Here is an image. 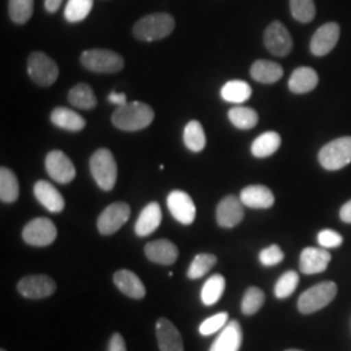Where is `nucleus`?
Segmentation results:
<instances>
[{"label": "nucleus", "instance_id": "f257e3e1", "mask_svg": "<svg viewBox=\"0 0 351 351\" xmlns=\"http://www.w3.org/2000/svg\"><path fill=\"white\" fill-rule=\"evenodd\" d=\"M154 121V110L142 101L126 103L112 113L113 125L125 132H138Z\"/></svg>", "mask_w": 351, "mask_h": 351}, {"label": "nucleus", "instance_id": "f03ea898", "mask_svg": "<svg viewBox=\"0 0 351 351\" xmlns=\"http://www.w3.org/2000/svg\"><path fill=\"white\" fill-rule=\"evenodd\" d=\"M175 19L168 13H151L133 26L134 37L143 42H154L168 37L175 30Z\"/></svg>", "mask_w": 351, "mask_h": 351}, {"label": "nucleus", "instance_id": "7ed1b4c3", "mask_svg": "<svg viewBox=\"0 0 351 351\" xmlns=\"http://www.w3.org/2000/svg\"><path fill=\"white\" fill-rule=\"evenodd\" d=\"M90 171L101 190L110 191L114 188L117 180V164L112 152L108 149H99L91 155Z\"/></svg>", "mask_w": 351, "mask_h": 351}, {"label": "nucleus", "instance_id": "20e7f679", "mask_svg": "<svg viewBox=\"0 0 351 351\" xmlns=\"http://www.w3.org/2000/svg\"><path fill=\"white\" fill-rule=\"evenodd\" d=\"M80 62L88 71L95 73H116L124 68L123 56L103 49L84 51Z\"/></svg>", "mask_w": 351, "mask_h": 351}, {"label": "nucleus", "instance_id": "39448f33", "mask_svg": "<svg viewBox=\"0 0 351 351\" xmlns=\"http://www.w3.org/2000/svg\"><path fill=\"white\" fill-rule=\"evenodd\" d=\"M337 294V285L332 281H324L313 288L307 289L298 301V308L302 314H314L324 308L335 300Z\"/></svg>", "mask_w": 351, "mask_h": 351}, {"label": "nucleus", "instance_id": "423d86ee", "mask_svg": "<svg viewBox=\"0 0 351 351\" xmlns=\"http://www.w3.org/2000/svg\"><path fill=\"white\" fill-rule=\"evenodd\" d=\"M27 73L40 88L51 86L59 77V66L45 52L36 51L27 58Z\"/></svg>", "mask_w": 351, "mask_h": 351}, {"label": "nucleus", "instance_id": "0eeeda50", "mask_svg": "<svg viewBox=\"0 0 351 351\" xmlns=\"http://www.w3.org/2000/svg\"><path fill=\"white\" fill-rule=\"evenodd\" d=\"M319 162L326 171H339L351 163V137L335 139L319 152Z\"/></svg>", "mask_w": 351, "mask_h": 351}, {"label": "nucleus", "instance_id": "6e6552de", "mask_svg": "<svg viewBox=\"0 0 351 351\" xmlns=\"http://www.w3.org/2000/svg\"><path fill=\"white\" fill-rule=\"evenodd\" d=\"M58 237V229L50 219L37 217L26 224L23 239L27 245L43 247L49 246Z\"/></svg>", "mask_w": 351, "mask_h": 351}, {"label": "nucleus", "instance_id": "1a4fd4ad", "mask_svg": "<svg viewBox=\"0 0 351 351\" xmlns=\"http://www.w3.org/2000/svg\"><path fill=\"white\" fill-rule=\"evenodd\" d=\"M130 217V207L125 202L110 204L98 217V230L103 236H111L125 224Z\"/></svg>", "mask_w": 351, "mask_h": 351}, {"label": "nucleus", "instance_id": "9d476101", "mask_svg": "<svg viewBox=\"0 0 351 351\" xmlns=\"http://www.w3.org/2000/svg\"><path fill=\"white\" fill-rule=\"evenodd\" d=\"M264 45L275 56H287L293 49V39L288 29L280 21H274L264 32Z\"/></svg>", "mask_w": 351, "mask_h": 351}, {"label": "nucleus", "instance_id": "9b49d317", "mask_svg": "<svg viewBox=\"0 0 351 351\" xmlns=\"http://www.w3.org/2000/svg\"><path fill=\"white\" fill-rule=\"evenodd\" d=\"M169 213L176 220L184 226H190L195 220L197 208L188 193L182 190H173L167 198Z\"/></svg>", "mask_w": 351, "mask_h": 351}, {"label": "nucleus", "instance_id": "f8f14e48", "mask_svg": "<svg viewBox=\"0 0 351 351\" xmlns=\"http://www.w3.org/2000/svg\"><path fill=\"white\" fill-rule=\"evenodd\" d=\"M46 171L59 184H69L75 180V168L63 151L52 150L46 156Z\"/></svg>", "mask_w": 351, "mask_h": 351}, {"label": "nucleus", "instance_id": "ddd939ff", "mask_svg": "<svg viewBox=\"0 0 351 351\" xmlns=\"http://www.w3.org/2000/svg\"><path fill=\"white\" fill-rule=\"evenodd\" d=\"M19 293L29 300H42L52 295L56 290V284L46 275H33L20 280L17 284Z\"/></svg>", "mask_w": 351, "mask_h": 351}, {"label": "nucleus", "instance_id": "4468645a", "mask_svg": "<svg viewBox=\"0 0 351 351\" xmlns=\"http://www.w3.org/2000/svg\"><path fill=\"white\" fill-rule=\"evenodd\" d=\"M339 24L336 23H328L320 26L310 42V51L315 56H326L330 51L333 50L337 45L339 39Z\"/></svg>", "mask_w": 351, "mask_h": 351}, {"label": "nucleus", "instance_id": "2eb2a0df", "mask_svg": "<svg viewBox=\"0 0 351 351\" xmlns=\"http://www.w3.org/2000/svg\"><path fill=\"white\" fill-rule=\"evenodd\" d=\"M243 203L234 195L221 199L216 208V221L221 228H234L243 220Z\"/></svg>", "mask_w": 351, "mask_h": 351}, {"label": "nucleus", "instance_id": "dca6fc26", "mask_svg": "<svg viewBox=\"0 0 351 351\" xmlns=\"http://www.w3.org/2000/svg\"><path fill=\"white\" fill-rule=\"evenodd\" d=\"M332 261L330 254L324 247H306L301 252L300 268L304 275L322 274Z\"/></svg>", "mask_w": 351, "mask_h": 351}, {"label": "nucleus", "instance_id": "f3484780", "mask_svg": "<svg viewBox=\"0 0 351 351\" xmlns=\"http://www.w3.org/2000/svg\"><path fill=\"white\" fill-rule=\"evenodd\" d=\"M156 337L160 351H184V341L178 329L165 317L156 322Z\"/></svg>", "mask_w": 351, "mask_h": 351}, {"label": "nucleus", "instance_id": "a211bd4d", "mask_svg": "<svg viewBox=\"0 0 351 351\" xmlns=\"http://www.w3.org/2000/svg\"><path fill=\"white\" fill-rule=\"evenodd\" d=\"M239 199L243 206L255 208V210H265L271 208L275 203V195L271 189L263 185H250L242 189Z\"/></svg>", "mask_w": 351, "mask_h": 351}, {"label": "nucleus", "instance_id": "6ab92c4d", "mask_svg": "<svg viewBox=\"0 0 351 351\" xmlns=\"http://www.w3.org/2000/svg\"><path fill=\"white\" fill-rule=\"evenodd\" d=\"M145 254L147 259L154 263L171 265L178 258V249L173 242L168 239H158L149 242L145 246Z\"/></svg>", "mask_w": 351, "mask_h": 351}, {"label": "nucleus", "instance_id": "aec40b11", "mask_svg": "<svg viewBox=\"0 0 351 351\" xmlns=\"http://www.w3.org/2000/svg\"><path fill=\"white\" fill-rule=\"evenodd\" d=\"M162 220L163 213L159 203L151 202L139 213L138 220L134 226V232L138 237H147L159 228L162 224Z\"/></svg>", "mask_w": 351, "mask_h": 351}, {"label": "nucleus", "instance_id": "412c9836", "mask_svg": "<svg viewBox=\"0 0 351 351\" xmlns=\"http://www.w3.org/2000/svg\"><path fill=\"white\" fill-rule=\"evenodd\" d=\"M34 195H36L38 202L45 208H47L50 213H62L64 207H65V201H64L63 195L60 194V191L55 188L52 184L45 181V180H40V181L36 182Z\"/></svg>", "mask_w": 351, "mask_h": 351}, {"label": "nucleus", "instance_id": "4be33fe9", "mask_svg": "<svg viewBox=\"0 0 351 351\" xmlns=\"http://www.w3.org/2000/svg\"><path fill=\"white\" fill-rule=\"evenodd\" d=\"M113 282L117 289H120V291H123L125 295L133 300H142L146 295L143 282L134 272L129 269L117 271L113 275Z\"/></svg>", "mask_w": 351, "mask_h": 351}, {"label": "nucleus", "instance_id": "5701e85b", "mask_svg": "<svg viewBox=\"0 0 351 351\" xmlns=\"http://www.w3.org/2000/svg\"><path fill=\"white\" fill-rule=\"evenodd\" d=\"M242 328L239 322L232 320L211 345L210 351H239L242 345Z\"/></svg>", "mask_w": 351, "mask_h": 351}, {"label": "nucleus", "instance_id": "b1692460", "mask_svg": "<svg viewBox=\"0 0 351 351\" xmlns=\"http://www.w3.org/2000/svg\"><path fill=\"white\" fill-rule=\"evenodd\" d=\"M319 84V75L310 66L297 68L289 78V90L294 94H306L313 91Z\"/></svg>", "mask_w": 351, "mask_h": 351}, {"label": "nucleus", "instance_id": "393cba45", "mask_svg": "<svg viewBox=\"0 0 351 351\" xmlns=\"http://www.w3.org/2000/svg\"><path fill=\"white\" fill-rule=\"evenodd\" d=\"M51 121L53 125L69 132H80L86 126V121L81 114L65 107H56L51 112Z\"/></svg>", "mask_w": 351, "mask_h": 351}, {"label": "nucleus", "instance_id": "a878e982", "mask_svg": "<svg viewBox=\"0 0 351 351\" xmlns=\"http://www.w3.org/2000/svg\"><path fill=\"white\" fill-rule=\"evenodd\" d=\"M250 75L261 84H275L284 75V69L271 60H256L251 65Z\"/></svg>", "mask_w": 351, "mask_h": 351}, {"label": "nucleus", "instance_id": "bb28decb", "mask_svg": "<svg viewBox=\"0 0 351 351\" xmlns=\"http://www.w3.org/2000/svg\"><path fill=\"white\" fill-rule=\"evenodd\" d=\"M281 145V137L276 132H265L251 145V152L255 158L263 159L274 155Z\"/></svg>", "mask_w": 351, "mask_h": 351}, {"label": "nucleus", "instance_id": "cd10ccee", "mask_svg": "<svg viewBox=\"0 0 351 351\" xmlns=\"http://www.w3.org/2000/svg\"><path fill=\"white\" fill-rule=\"evenodd\" d=\"M252 90L251 86L241 80L228 81L226 85L221 88V98L228 103L241 104L250 99Z\"/></svg>", "mask_w": 351, "mask_h": 351}, {"label": "nucleus", "instance_id": "c85d7f7f", "mask_svg": "<svg viewBox=\"0 0 351 351\" xmlns=\"http://www.w3.org/2000/svg\"><path fill=\"white\" fill-rule=\"evenodd\" d=\"M68 101L80 110H93L97 107V97L88 84H78L68 93Z\"/></svg>", "mask_w": 351, "mask_h": 351}, {"label": "nucleus", "instance_id": "c756f323", "mask_svg": "<svg viewBox=\"0 0 351 351\" xmlns=\"http://www.w3.org/2000/svg\"><path fill=\"white\" fill-rule=\"evenodd\" d=\"M19 181L10 168H0V199L3 203H13L19 198Z\"/></svg>", "mask_w": 351, "mask_h": 351}, {"label": "nucleus", "instance_id": "7c9ffc66", "mask_svg": "<svg viewBox=\"0 0 351 351\" xmlns=\"http://www.w3.org/2000/svg\"><path fill=\"white\" fill-rule=\"evenodd\" d=\"M228 117L230 123L241 130H250L258 125L259 121L258 113L250 107H233L229 110Z\"/></svg>", "mask_w": 351, "mask_h": 351}, {"label": "nucleus", "instance_id": "2f4dec72", "mask_svg": "<svg viewBox=\"0 0 351 351\" xmlns=\"http://www.w3.org/2000/svg\"><path fill=\"white\" fill-rule=\"evenodd\" d=\"M224 290H226V278L221 275H213L204 282L202 288V302L206 306H213L221 298V295L224 294Z\"/></svg>", "mask_w": 351, "mask_h": 351}, {"label": "nucleus", "instance_id": "473e14b6", "mask_svg": "<svg viewBox=\"0 0 351 351\" xmlns=\"http://www.w3.org/2000/svg\"><path fill=\"white\" fill-rule=\"evenodd\" d=\"M184 143L189 150L199 152L206 147V134L199 121L191 120L184 130Z\"/></svg>", "mask_w": 351, "mask_h": 351}, {"label": "nucleus", "instance_id": "72a5a7b5", "mask_svg": "<svg viewBox=\"0 0 351 351\" xmlns=\"http://www.w3.org/2000/svg\"><path fill=\"white\" fill-rule=\"evenodd\" d=\"M34 11V0H10L8 1V12L14 24L24 25Z\"/></svg>", "mask_w": 351, "mask_h": 351}, {"label": "nucleus", "instance_id": "f704fd0d", "mask_svg": "<svg viewBox=\"0 0 351 351\" xmlns=\"http://www.w3.org/2000/svg\"><path fill=\"white\" fill-rule=\"evenodd\" d=\"M94 0H68L64 11L65 20L72 24L85 20L91 12Z\"/></svg>", "mask_w": 351, "mask_h": 351}, {"label": "nucleus", "instance_id": "c9c22d12", "mask_svg": "<svg viewBox=\"0 0 351 351\" xmlns=\"http://www.w3.org/2000/svg\"><path fill=\"white\" fill-rule=\"evenodd\" d=\"M290 12L293 17L302 24H308L315 19L316 8L314 0H289Z\"/></svg>", "mask_w": 351, "mask_h": 351}, {"label": "nucleus", "instance_id": "e433bc0d", "mask_svg": "<svg viewBox=\"0 0 351 351\" xmlns=\"http://www.w3.org/2000/svg\"><path fill=\"white\" fill-rule=\"evenodd\" d=\"M216 262H217V259L213 254H198L189 267V278L190 280L201 278L213 268Z\"/></svg>", "mask_w": 351, "mask_h": 351}, {"label": "nucleus", "instance_id": "4c0bfd02", "mask_svg": "<svg viewBox=\"0 0 351 351\" xmlns=\"http://www.w3.org/2000/svg\"><path fill=\"white\" fill-rule=\"evenodd\" d=\"M264 295L263 290L262 289L256 288V287H251V288L246 290L243 300H242V313L245 315H254L256 314L262 306L264 304Z\"/></svg>", "mask_w": 351, "mask_h": 351}, {"label": "nucleus", "instance_id": "58836bf2", "mask_svg": "<svg viewBox=\"0 0 351 351\" xmlns=\"http://www.w3.org/2000/svg\"><path fill=\"white\" fill-rule=\"evenodd\" d=\"M300 284V276L294 271H289L278 278L275 285V295L278 300H285L290 297Z\"/></svg>", "mask_w": 351, "mask_h": 351}, {"label": "nucleus", "instance_id": "ea45409f", "mask_svg": "<svg viewBox=\"0 0 351 351\" xmlns=\"http://www.w3.org/2000/svg\"><path fill=\"white\" fill-rule=\"evenodd\" d=\"M228 322V314L226 313H219V314L213 315L211 317L206 319L201 326H199V332L203 336H211L213 333H216L217 330H220L221 328H224Z\"/></svg>", "mask_w": 351, "mask_h": 351}, {"label": "nucleus", "instance_id": "a19ab883", "mask_svg": "<svg viewBox=\"0 0 351 351\" xmlns=\"http://www.w3.org/2000/svg\"><path fill=\"white\" fill-rule=\"evenodd\" d=\"M259 261L265 267H274L284 261V252L280 249V246L272 245L261 251Z\"/></svg>", "mask_w": 351, "mask_h": 351}, {"label": "nucleus", "instance_id": "79ce46f5", "mask_svg": "<svg viewBox=\"0 0 351 351\" xmlns=\"http://www.w3.org/2000/svg\"><path fill=\"white\" fill-rule=\"evenodd\" d=\"M342 236L335 232V230H330V229H326V230H322L319 234H317V242L324 249H335V247H339L342 245Z\"/></svg>", "mask_w": 351, "mask_h": 351}, {"label": "nucleus", "instance_id": "37998d69", "mask_svg": "<svg viewBox=\"0 0 351 351\" xmlns=\"http://www.w3.org/2000/svg\"><path fill=\"white\" fill-rule=\"evenodd\" d=\"M110 351H126L125 341L120 333H114L110 339Z\"/></svg>", "mask_w": 351, "mask_h": 351}, {"label": "nucleus", "instance_id": "c03bdc74", "mask_svg": "<svg viewBox=\"0 0 351 351\" xmlns=\"http://www.w3.org/2000/svg\"><path fill=\"white\" fill-rule=\"evenodd\" d=\"M108 101L112 103V104H116L117 107H121V106H124V104L128 103L126 101V95L124 93H114V91L110 94Z\"/></svg>", "mask_w": 351, "mask_h": 351}, {"label": "nucleus", "instance_id": "a18cd8bd", "mask_svg": "<svg viewBox=\"0 0 351 351\" xmlns=\"http://www.w3.org/2000/svg\"><path fill=\"white\" fill-rule=\"evenodd\" d=\"M339 217L343 223L351 224V201L345 203L339 211Z\"/></svg>", "mask_w": 351, "mask_h": 351}, {"label": "nucleus", "instance_id": "49530a36", "mask_svg": "<svg viewBox=\"0 0 351 351\" xmlns=\"http://www.w3.org/2000/svg\"><path fill=\"white\" fill-rule=\"evenodd\" d=\"M63 0H45V8L47 12L55 13L62 5Z\"/></svg>", "mask_w": 351, "mask_h": 351}, {"label": "nucleus", "instance_id": "de8ad7c7", "mask_svg": "<svg viewBox=\"0 0 351 351\" xmlns=\"http://www.w3.org/2000/svg\"><path fill=\"white\" fill-rule=\"evenodd\" d=\"M287 351H302V350H295V349H291V350H287Z\"/></svg>", "mask_w": 351, "mask_h": 351}, {"label": "nucleus", "instance_id": "09e8293b", "mask_svg": "<svg viewBox=\"0 0 351 351\" xmlns=\"http://www.w3.org/2000/svg\"><path fill=\"white\" fill-rule=\"evenodd\" d=\"M0 351H5V350H4V349H1V350H0Z\"/></svg>", "mask_w": 351, "mask_h": 351}]
</instances>
